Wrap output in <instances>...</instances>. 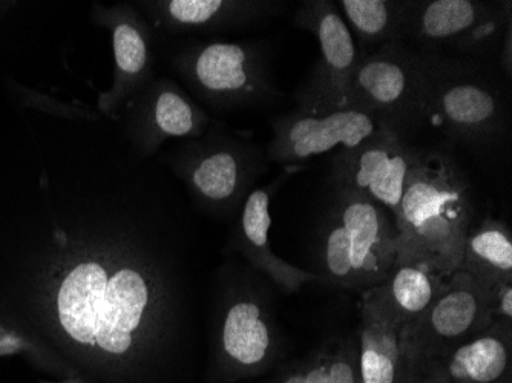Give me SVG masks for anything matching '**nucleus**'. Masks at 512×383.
Segmentation results:
<instances>
[{
    "label": "nucleus",
    "instance_id": "nucleus-16",
    "mask_svg": "<svg viewBox=\"0 0 512 383\" xmlns=\"http://www.w3.org/2000/svg\"><path fill=\"white\" fill-rule=\"evenodd\" d=\"M134 4L154 31L172 36L244 30L287 8L286 2L276 0H138Z\"/></svg>",
    "mask_w": 512,
    "mask_h": 383
},
{
    "label": "nucleus",
    "instance_id": "nucleus-7",
    "mask_svg": "<svg viewBox=\"0 0 512 383\" xmlns=\"http://www.w3.org/2000/svg\"><path fill=\"white\" fill-rule=\"evenodd\" d=\"M511 25V2L408 0L402 42L425 56L491 65Z\"/></svg>",
    "mask_w": 512,
    "mask_h": 383
},
{
    "label": "nucleus",
    "instance_id": "nucleus-11",
    "mask_svg": "<svg viewBox=\"0 0 512 383\" xmlns=\"http://www.w3.org/2000/svg\"><path fill=\"white\" fill-rule=\"evenodd\" d=\"M295 22L312 33L319 45L318 62L295 94L298 111L327 114L348 109L359 53L338 5L307 0L296 11Z\"/></svg>",
    "mask_w": 512,
    "mask_h": 383
},
{
    "label": "nucleus",
    "instance_id": "nucleus-20",
    "mask_svg": "<svg viewBox=\"0 0 512 383\" xmlns=\"http://www.w3.org/2000/svg\"><path fill=\"white\" fill-rule=\"evenodd\" d=\"M444 365L448 383H512V324L494 322Z\"/></svg>",
    "mask_w": 512,
    "mask_h": 383
},
{
    "label": "nucleus",
    "instance_id": "nucleus-23",
    "mask_svg": "<svg viewBox=\"0 0 512 383\" xmlns=\"http://www.w3.org/2000/svg\"><path fill=\"white\" fill-rule=\"evenodd\" d=\"M272 383H362L358 338L332 339Z\"/></svg>",
    "mask_w": 512,
    "mask_h": 383
},
{
    "label": "nucleus",
    "instance_id": "nucleus-1",
    "mask_svg": "<svg viewBox=\"0 0 512 383\" xmlns=\"http://www.w3.org/2000/svg\"><path fill=\"white\" fill-rule=\"evenodd\" d=\"M7 86L0 327L60 379L163 383L189 304L171 174L97 109Z\"/></svg>",
    "mask_w": 512,
    "mask_h": 383
},
{
    "label": "nucleus",
    "instance_id": "nucleus-18",
    "mask_svg": "<svg viewBox=\"0 0 512 383\" xmlns=\"http://www.w3.org/2000/svg\"><path fill=\"white\" fill-rule=\"evenodd\" d=\"M358 307L361 327L356 338L362 383H421L425 371L417 370L407 356L401 325L362 299Z\"/></svg>",
    "mask_w": 512,
    "mask_h": 383
},
{
    "label": "nucleus",
    "instance_id": "nucleus-10",
    "mask_svg": "<svg viewBox=\"0 0 512 383\" xmlns=\"http://www.w3.org/2000/svg\"><path fill=\"white\" fill-rule=\"evenodd\" d=\"M490 290L467 273L454 272L447 289L416 321L402 328L405 351L417 370L444 364L454 351L494 324Z\"/></svg>",
    "mask_w": 512,
    "mask_h": 383
},
{
    "label": "nucleus",
    "instance_id": "nucleus-5",
    "mask_svg": "<svg viewBox=\"0 0 512 383\" xmlns=\"http://www.w3.org/2000/svg\"><path fill=\"white\" fill-rule=\"evenodd\" d=\"M390 212L355 190L335 189V204L319 247L322 282L365 292L381 284L396 262Z\"/></svg>",
    "mask_w": 512,
    "mask_h": 383
},
{
    "label": "nucleus",
    "instance_id": "nucleus-9",
    "mask_svg": "<svg viewBox=\"0 0 512 383\" xmlns=\"http://www.w3.org/2000/svg\"><path fill=\"white\" fill-rule=\"evenodd\" d=\"M218 296L214 356L227 380L247 379L269 370L279 351V336L264 293L250 279L226 273Z\"/></svg>",
    "mask_w": 512,
    "mask_h": 383
},
{
    "label": "nucleus",
    "instance_id": "nucleus-17",
    "mask_svg": "<svg viewBox=\"0 0 512 383\" xmlns=\"http://www.w3.org/2000/svg\"><path fill=\"white\" fill-rule=\"evenodd\" d=\"M298 169L286 167L273 183L255 187L244 201L235 221L234 233L230 236V249L241 253L255 272L263 273L276 287L289 295L299 292L307 282H322L318 273L306 272L276 256L270 244V203L273 194Z\"/></svg>",
    "mask_w": 512,
    "mask_h": 383
},
{
    "label": "nucleus",
    "instance_id": "nucleus-15",
    "mask_svg": "<svg viewBox=\"0 0 512 383\" xmlns=\"http://www.w3.org/2000/svg\"><path fill=\"white\" fill-rule=\"evenodd\" d=\"M267 160L284 167H299L318 155L345 151L375 134L378 123L353 109L306 114L295 111L273 118Z\"/></svg>",
    "mask_w": 512,
    "mask_h": 383
},
{
    "label": "nucleus",
    "instance_id": "nucleus-2",
    "mask_svg": "<svg viewBox=\"0 0 512 383\" xmlns=\"http://www.w3.org/2000/svg\"><path fill=\"white\" fill-rule=\"evenodd\" d=\"M471 186L456 161L422 149L393 218L396 262H416L442 276L459 269L471 229Z\"/></svg>",
    "mask_w": 512,
    "mask_h": 383
},
{
    "label": "nucleus",
    "instance_id": "nucleus-13",
    "mask_svg": "<svg viewBox=\"0 0 512 383\" xmlns=\"http://www.w3.org/2000/svg\"><path fill=\"white\" fill-rule=\"evenodd\" d=\"M422 148L379 126L358 146L336 151L330 160L333 189L355 190L396 217L405 186Z\"/></svg>",
    "mask_w": 512,
    "mask_h": 383
},
{
    "label": "nucleus",
    "instance_id": "nucleus-12",
    "mask_svg": "<svg viewBox=\"0 0 512 383\" xmlns=\"http://www.w3.org/2000/svg\"><path fill=\"white\" fill-rule=\"evenodd\" d=\"M212 117L175 80L157 76L134 95L115 125L138 157L155 158L169 140L200 138Z\"/></svg>",
    "mask_w": 512,
    "mask_h": 383
},
{
    "label": "nucleus",
    "instance_id": "nucleus-28",
    "mask_svg": "<svg viewBox=\"0 0 512 383\" xmlns=\"http://www.w3.org/2000/svg\"><path fill=\"white\" fill-rule=\"evenodd\" d=\"M39 383H94L89 380L82 379V377H65L60 380H40Z\"/></svg>",
    "mask_w": 512,
    "mask_h": 383
},
{
    "label": "nucleus",
    "instance_id": "nucleus-3",
    "mask_svg": "<svg viewBox=\"0 0 512 383\" xmlns=\"http://www.w3.org/2000/svg\"><path fill=\"white\" fill-rule=\"evenodd\" d=\"M157 161L198 209L217 218L237 217L270 163L250 132L232 129L218 118L200 138L180 141Z\"/></svg>",
    "mask_w": 512,
    "mask_h": 383
},
{
    "label": "nucleus",
    "instance_id": "nucleus-26",
    "mask_svg": "<svg viewBox=\"0 0 512 383\" xmlns=\"http://www.w3.org/2000/svg\"><path fill=\"white\" fill-rule=\"evenodd\" d=\"M499 66L508 79L512 76V25L506 30L499 53Z\"/></svg>",
    "mask_w": 512,
    "mask_h": 383
},
{
    "label": "nucleus",
    "instance_id": "nucleus-6",
    "mask_svg": "<svg viewBox=\"0 0 512 383\" xmlns=\"http://www.w3.org/2000/svg\"><path fill=\"white\" fill-rule=\"evenodd\" d=\"M171 65L209 114L249 111L281 97L270 73L269 54L260 43H186L172 54Z\"/></svg>",
    "mask_w": 512,
    "mask_h": 383
},
{
    "label": "nucleus",
    "instance_id": "nucleus-19",
    "mask_svg": "<svg viewBox=\"0 0 512 383\" xmlns=\"http://www.w3.org/2000/svg\"><path fill=\"white\" fill-rule=\"evenodd\" d=\"M448 281L450 276L439 275L430 267L399 262L381 284L362 292L361 299L404 328L433 304L447 289Z\"/></svg>",
    "mask_w": 512,
    "mask_h": 383
},
{
    "label": "nucleus",
    "instance_id": "nucleus-14",
    "mask_svg": "<svg viewBox=\"0 0 512 383\" xmlns=\"http://www.w3.org/2000/svg\"><path fill=\"white\" fill-rule=\"evenodd\" d=\"M91 19L111 36L114 77L99 95L97 111L115 123L126 103L157 77L154 28L134 2L94 4Z\"/></svg>",
    "mask_w": 512,
    "mask_h": 383
},
{
    "label": "nucleus",
    "instance_id": "nucleus-22",
    "mask_svg": "<svg viewBox=\"0 0 512 383\" xmlns=\"http://www.w3.org/2000/svg\"><path fill=\"white\" fill-rule=\"evenodd\" d=\"M408 0H341L338 8L359 56L402 42Z\"/></svg>",
    "mask_w": 512,
    "mask_h": 383
},
{
    "label": "nucleus",
    "instance_id": "nucleus-27",
    "mask_svg": "<svg viewBox=\"0 0 512 383\" xmlns=\"http://www.w3.org/2000/svg\"><path fill=\"white\" fill-rule=\"evenodd\" d=\"M424 371V379L421 383H448V374L444 364L428 365Z\"/></svg>",
    "mask_w": 512,
    "mask_h": 383
},
{
    "label": "nucleus",
    "instance_id": "nucleus-25",
    "mask_svg": "<svg viewBox=\"0 0 512 383\" xmlns=\"http://www.w3.org/2000/svg\"><path fill=\"white\" fill-rule=\"evenodd\" d=\"M25 353H27V344L16 334L0 327V357L16 356V354L23 356Z\"/></svg>",
    "mask_w": 512,
    "mask_h": 383
},
{
    "label": "nucleus",
    "instance_id": "nucleus-21",
    "mask_svg": "<svg viewBox=\"0 0 512 383\" xmlns=\"http://www.w3.org/2000/svg\"><path fill=\"white\" fill-rule=\"evenodd\" d=\"M457 272L467 273L488 289L512 282V236L503 221L488 217L471 227Z\"/></svg>",
    "mask_w": 512,
    "mask_h": 383
},
{
    "label": "nucleus",
    "instance_id": "nucleus-4",
    "mask_svg": "<svg viewBox=\"0 0 512 383\" xmlns=\"http://www.w3.org/2000/svg\"><path fill=\"white\" fill-rule=\"evenodd\" d=\"M421 56L427 126L471 148H490L502 140L509 105L491 65Z\"/></svg>",
    "mask_w": 512,
    "mask_h": 383
},
{
    "label": "nucleus",
    "instance_id": "nucleus-24",
    "mask_svg": "<svg viewBox=\"0 0 512 383\" xmlns=\"http://www.w3.org/2000/svg\"><path fill=\"white\" fill-rule=\"evenodd\" d=\"M490 310L494 322L512 324V282H502L490 290Z\"/></svg>",
    "mask_w": 512,
    "mask_h": 383
},
{
    "label": "nucleus",
    "instance_id": "nucleus-8",
    "mask_svg": "<svg viewBox=\"0 0 512 383\" xmlns=\"http://www.w3.org/2000/svg\"><path fill=\"white\" fill-rule=\"evenodd\" d=\"M421 54L404 42L359 56L348 109L367 114L404 140L427 128Z\"/></svg>",
    "mask_w": 512,
    "mask_h": 383
}]
</instances>
